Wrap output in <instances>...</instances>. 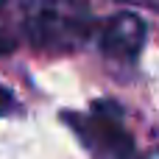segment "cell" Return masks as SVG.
Wrapping results in <instances>:
<instances>
[{
	"label": "cell",
	"instance_id": "1",
	"mask_svg": "<svg viewBox=\"0 0 159 159\" xmlns=\"http://www.w3.org/2000/svg\"><path fill=\"white\" fill-rule=\"evenodd\" d=\"M22 31L34 48L75 50L92 36L95 17L84 0H28Z\"/></svg>",
	"mask_w": 159,
	"mask_h": 159
},
{
	"label": "cell",
	"instance_id": "2",
	"mask_svg": "<svg viewBox=\"0 0 159 159\" xmlns=\"http://www.w3.org/2000/svg\"><path fill=\"white\" fill-rule=\"evenodd\" d=\"M73 129L106 157L112 159L134 157V140H131V134L123 123V109L109 98L95 101L87 115H78Z\"/></svg>",
	"mask_w": 159,
	"mask_h": 159
},
{
	"label": "cell",
	"instance_id": "3",
	"mask_svg": "<svg viewBox=\"0 0 159 159\" xmlns=\"http://www.w3.org/2000/svg\"><path fill=\"white\" fill-rule=\"evenodd\" d=\"M143 45H145V22L131 11L109 17L101 28V50L115 61L134 64Z\"/></svg>",
	"mask_w": 159,
	"mask_h": 159
},
{
	"label": "cell",
	"instance_id": "4",
	"mask_svg": "<svg viewBox=\"0 0 159 159\" xmlns=\"http://www.w3.org/2000/svg\"><path fill=\"white\" fill-rule=\"evenodd\" d=\"M14 109H17V98H14V92H11L8 87H3V84H0V117L11 115Z\"/></svg>",
	"mask_w": 159,
	"mask_h": 159
}]
</instances>
